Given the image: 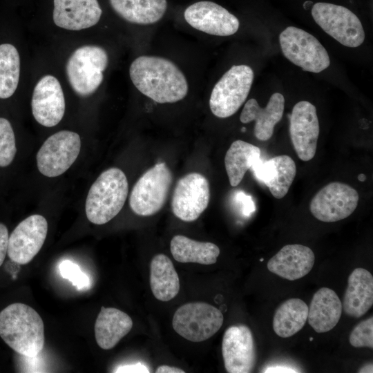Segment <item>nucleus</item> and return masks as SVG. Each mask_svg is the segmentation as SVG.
I'll return each instance as SVG.
<instances>
[{"label":"nucleus","mask_w":373,"mask_h":373,"mask_svg":"<svg viewBox=\"0 0 373 373\" xmlns=\"http://www.w3.org/2000/svg\"><path fill=\"white\" fill-rule=\"evenodd\" d=\"M129 75L137 89L157 103L177 102L188 93L183 73L173 62L163 57H138L131 63Z\"/></svg>","instance_id":"1"},{"label":"nucleus","mask_w":373,"mask_h":373,"mask_svg":"<svg viewBox=\"0 0 373 373\" xmlns=\"http://www.w3.org/2000/svg\"><path fill=\"white\" fill-rule=\"evenodd\" d=\"M0 336L19 355L37 356L45 343L42 318L28 305L10 304L0 312Z\"/></svg>","instance_id":"2"},{"label":"nucleus","mask_w":373,"mask_h":373,"mask_svg":"<svg viewBox=\"0 0 373 373\" xmlns=\"http://www.w3.org/2000/svg\"><path fill=\"white\" fill-rule=\"evenodd\" d=\"M128 191L124 173L113 167L102 172L91 185L85 204L88 220L95 224H104L122 210Z\"/></svg>","instance_id":"3"},{"label":"nucleus","mask_w":373,"mask_h":373,"mask_svg":"<svg viewBox=\"0 0 373 373\" xmlns=\"http://www.w3.org/2000/svg\"><path fill=\"white\" fill-rule=\"evenodd\" d=\"M108 63L106 50L97 46H84L76 49L66 64L68 82L81 96L93 94L102 84Z\"/></svg>","instance_id":"4"},{"label":"nucleus","mask_w":373,"mask_h":373,"mask_svg":"<svg viewBox=\"0 0 373 373\" xmlns=\"http://www.w3.org/2000/svg\"><path fill=\"white\" fill-rule=\"evenodd\" d=\"M247 65H233L214 86L209 99L212 113L220 118L233 115L245 102L254 80Z\"/></svg>","instance_id":"5"},{"label":"nucleus","mask_w":373,"mask_h":373,"mask_svg":"<svg viewBox=\"0 0 373 373\" xmlns=\"http://www.w3.org/2000/svg\"><path fill=\"white\" fill-rule=\"evenodd\" d=\"M172 181V173L165 162L147 170L132 189L129 198L132 211L141 216L155 214L165 204Z\"/></svg>","instance_id":"6"},{"label":"nucleus","mask_w":373,"mask_h":373,"mask_svg":"<svg viewBox=\"0 0 373 373\" xmlns=\"http://www.w3.org/2000/svg\"><path fill=\"white\" fill-rule=\"evenodd\" d=\"M279 41L284 56L305 71L318 73L330 64L329 55L320 41L300 28H286L280 34Z\"/></svg>","instance_id":"7"},{"label":"nucleus","mask_w":373,"mask_h":373,"mask_svg":"<svg viewBox=\"0 0 373 373\" xmlns=\"http://www.w3.org/2000/svg\"><path fill=\"white\" fill-rule=\"evenodd\" d=\"M315 22L342 45L356 48L365 40V32L358 17L348 8L318 2L312 8Z\"/></svg>","instance_id":"8"},{"label":"nucleus","mask_w":373,"mask_h":373,"mask_svg":"<svg viewBox=\"0 0 373 373\" xmlns=\"http://www.w3.org/2000/svg\"><path fill=\"white\" fill-rule=\"evenodd\" d=\"M224 321L222 312L203 302L184 304L175 312L172 325L180 336L191 342H202L213 336Z\"/></svg>","instance_id":"9"},{"label":"nucleus","mask_w":373,"mask_h":373,"mask_svg":"<svg viewBox=\"0 0 373 373\" xmlns=\"http://www.w3.org/2000/svg\"><path fill=\"white\" fill-rule=\"evenodd\" d=\"M81 149L79 135L70 131H61L50 135L37 154L39 172L49 178L59 176L75 162Z\"/></svg>","instance_id":"10"},{"label":"nucleus","mask_w":373,"mask_h":373,"mask_svg":"<svg viewBox=\"0 0 373 373\" xmlns=\"http://www.w3.org/2000/svg\"><path fill=\"white\" fill-rule=\"evenodd\" d=\"M358 193L351 186L333 182L323 187L312 199L309 210L318 220L334 222L350 216L356 209Z\"/></svg>","instance_id":"11"},{"label":"nucleus","mask_w":373,"mask_h":373,"mask_svg":"<svg viewBox=\"0 0 373 373\" xmlns=\"http://www.w3.org/2000/svg\"><path fill=\"white\" fill-rule=\"evenodd\" d=\"M210 198L207 179L198 173H190L177 182L172 197L174 215L184 222L197 220L208 207Z\"/></svg>","instance_id":"12"},{"label":"nucleus","mask_w":373,"mask_h":373,"mask_svg":"<svg viewBox=\"0 0 373 373\" xmlns=\"http://www.w3.org/2000/svg\"><path fill=\"white\" fill-rule=\"evenodd\" d=\"M48 232L46 218L38 214L22 220L8 238V256L17 264L30 262L41 249Z\"/></svg>","instance_id":"13"},{"label":"nucleus","mask_w":373,"mask_h":373,"mask_svg":"<svg viewBox=\"0 0 373 373\" xmlns=\"http://www.w3.org/2000/svg\"><path fill=\"white\" fill-rule=\"evenodd\" d=\"M319 133L316 107L307 101L297 102L290 115L289 134L294 149L301 160L309 161L314 157Z\"/></svg>","instance_id":"14"},{"label":"nucleus","mask_w":373,"mask_h":373,"mask_svg":"<svg viewBox=\"0 0 373 373\" xmlns=\"http://www.w3.org/2000/svg\"><path fill=\"white\" fill-rule=\"evenodd\" d=\"M186 21L195 29L216 36L235 34L240 26L238 18L222 6L208 1L193 3L186 8Z\"/></svg>","instance_id":"15"},{"label":"nucleus","mask_w":373,"mask_h":373,"mask_svg":"<svg viewBox=\"0 0 373 373\" xmlns=\"http://www.w3.org/2000/svg\"><path fill=\"white\" fill-rule=\"evenodd\" d=\"M222 353L227 372H251L256 363V352L250 329L245 325L227 328L222 338Z\"/></svg>","instance_id":"16"},{"label":"nucleus","mask_w":373,"mask_h":373,"mask_svg":"<svg viewBox=\"0 0 373 373\" xmlns=\"http://www.w3.org/2000/svg\"><path fill=\"white\" fill-rule=\"evenodd\" d=\"M36 121L46 127L56 126L65 112V99L61 84L52 75H45L35 86L31 101Z\"/></svg>","instance_id":"17"},{"label":"nucleus","mask_w":373,"mask_h":373,"mask_svg":"<svg viewBox=\"0 0 373 373\" xmlns=\"http://www.w3.org/2000/svg\"><path fill=\"white\" fill-rule=\"evenodd\" d=\"M53 4L54 23L70 30L95 26L102 13L97 0H54Z\"/></svg>","instance_id":"18"},{"label":"nucleus","mask_w":373,"mask_h":373,"mask_svg":"<svg viewBox=\"0 0 373 373\" xmlns=\"http://www.w3.org/2000/svg\"><path fill=\"white\" fill-rule=\"evenodd\" d=\"M315 262L313 251L308 247L298 245L284 246L267 262V269L280 277L295 280L306 276Z\"/></svg>","instance_id":"19"},{"label":"nucleus","mask_w":373,"mask_h":373,"mask_svg":"<svg viewBox=\"0 0 373 373\" xmlns=\"http://www.w3.org/2000/svg\"><path fill=\"white\" fill-rule=\"evenodd\" d=\"M285 108L284 96L274 93L265 108L258 105L256 99H249L245 104L240 116L242 123L255 121L254 134L261 141L269 140L274 133L275 125L282 119Z\"/></svg>","instance_id":"20"},{"label":"nucleus","mask_w":373,"mask_h":373,"mask_svg":"<svg viewBox=\"0 0 373 373\" xmlns=\"http://www.w3.org/2000/svg\"><path fill=\"white\" fill-rule=\"evenodd\" d=\"M342 304L345 313L351 317L363 316L373 304V276L363 268L350 274Z\"/></svg>","instance_id":"21"},{"label":"nucleus","mask_w":373,"mask_h":373,"mask_svg":"<svg viewBox=\"0 0 373 373\" xmlns=\"http://www.w3.org/2000/svg\"><path fill=\"white\" fill-rule=\"evenodd\" d=\"M342 311V303L336 293L328 287H322L313 296L307 321L317 333L327 332L337 325Z\"/></svg>","instance_id":"22"},{"label":"nucleus","mask_w":373,"mask_h":373,"mask_svg":"<svg viewBox=\"0 0 373 373\" xmlns=\"http://www.w3.org/2000/svg\"><path fill=\"white\" fill-rule=\"evenodd\" d=\"M133 321L124 312L102 307L95 324L97 345L103 350L113 348L131 329Z\"/></svg>","instance_id":"23"},{"label":"nucleus","mask_w":373,"mask_h":373,"mask_svg":"<svg viewBox=\"0 0 373 373\" xmlns=\"http://www.w3.org/2000/svg\"><path fill=\"white\" fill-rule=\"evenodd\" d=\"M150 286L153 296L161 301H169L179 292L178 273L172 261L164 254H157L151 260Z\"/></svg>","instance_id":"24"},{"label":"nucleus","mask_w":373,"mask_h":373,"mask_svg":"<svg viewBox=\"0 0 373 373\" xmlns=\"http://www.w3.org/2000/svg\"><path fill=\"white\" fill-rule=\"evenodd\" d=\"M110 3L124 20L142 25L160 21L167 8L166 0H110Z\"/></svg>","instance_id":"25"},{"label":"nucleus","mask_w":373,"mask_h":373,"mask_svg":"<svg viewBox=\"0 0 373 373\" xmlns=\"http://www.w3.org/2000/svg\"><path fill=\"white\" fill-rule=\"evenodd\" d=\"M170 249L174 259L183 263L212 265L220 255V249L214 243L196 241L182 235L171 239Z\"/></svg>","instance_id":"26"},{"label":"nucleus","mask_w":373,"mask_h":373,"mask_svg":"<svg viewBox=\"0 0 373 373\" xmlns=\"http://www.w3.org/2000/svg\"><path fill=\"white\" fill-rule=\"evenodd\" d=\"M260 149L242 140L234 141L224 157L225 169L232 186H238L247 171L260 157Z\"/></svg>","instance_id":"27"},{"label":"nucleus","mask_w":373,"mask_h":373,"mask_svg":"<svg viewBox=\"0 0 373 373\" xmlns=\"http://www.w3.org/2000/svg\"><path fill=\"white\" fill-rule=\"evenodd\" d=\"M308 307L300 298H290L280 304L273 319L275 333L280 337L288 338L299 332L307 320Z\"/></svg>","instance_id":"28"},{"label":"nucleus","mask_w":373,"mask_h":373,"mask_svg":"<svg viewBox=\"0 0 373 373\" xmlns=\"http://www.w3.org/2000/svg\"><path fill=\"white\" fill-rule=\"evenodd\" d=\"M20 58L17 48L12 44L0 45V99L11 97L15 92L19 79Z\"/></svg>","instance_id":"29"},{"label":"nucleus","mask_w":373,"mask_h":373,"mask_svg":"<svg viewBox=\"0 0 373 373\" xmlns=\"http://www.w3.org/2000/svg\"><path fill=\"white\" fill-rule=\"evenodd\" d=\"M275 173L272 179L265 184L276 199L283 198L288 192L296 174V166L293 159L287 155L271 158Z\"/></svg>","instance_id":"30"},{"label":"nucleus","mask_w":373,"mask_h":373,"mask_svg":"<svg viewBox=\"0 0 373 373\" xmlns=\"http://www.w3.org/2000/svg\"><path fill=\"white\" fill-rule=\"evenodd\" d=\"M16 152L15 137L12 126L8 119L0 117V166L10 165Z\"/></svg>","instance_id":"31"},{"label":"nucleus","mask_w":373,"mask_h":373,"mask_svg":"<svg viewBox=\"0 0 373 373\" xmlns=\"http://www.w3.org/2000/svg\"><path fill=\"white\" fill-rule=\"evenodd\" d=\"M349 341L354 347L373 348V317L361 321L352 331Z\"/></svg>","instance_id":"32"},{"label":"nucleus","mask_w":373,"mask_h":373,"mask_svg":"<svg viewBox=\"0 0 373 373\" xmlns=\"http://www.w3.org/2000/svg\"><path fill=\"white\" fill-rule=\"evenodd\" d=\"M59 269L61 276L70 280L78 289H85L90 285L88 276L73 262L68 260L62 261Z\"/></svg>","instance_id":"33"},{"label":"nucleus","mask_w":373,"mask_h":373,"mask_svg":"<svg viewBox=\"0 0 373 373\" xmlns=\"http://www.w3.org/2000/svg\"><path fill=\"white\" fill-rule=\"evenodd\" d=\"M236 200L242 207V212L245 215H249L255 211V205L251 198L246 195L243 191L236 193Z\"/></svg>","instance_id":"34"},{"label":"nucleus","mask_w":373,"mask_h":373,"mask_svg":"<svg viewBox=\"0 0 373 373\" xmlns=\"http://www.w3.org/2000/svg\"><path fill=\"white\" fill-rule=\"evenodd\" d=\"M8 238L6 226L0 222V266L3 264L8 253Z\"/></svg>","instance_id":"35"},{"label":"nucleus","mask_w":373,"mask_h":373,"mask_svg":"<svg viewBox=\"0 0 373 373\" xmlns=\"http://www.w3.org/2000/svg\"><path fill=\"white\" fill-rule=\"evenodd\" d=\"M114 372H124V373L150 372L149 367L142 363L124 365L118 367Z\"/></svg>","instance_id":"36"},{"label":"nucleus","mask_w":373,"mask_h":373,"mask_svg":"<svg viewBox=\"0 0 373 373\" xmlns=\"http://www.w3.org/2000/svg\"><path fill=\"white\" fill-rule=\"evenodd\" d=\"M155 372L157 373H184V371L176 367L169 365L159 366Z\"/></svg>","instance_id":"37"},{"label":"nucleus","mask_w":373,"mask_h":373,"mask_svg":"<svg viewBox=\"0 0 373 373\" xmlns=\"http://www.w3.org/2000/svg\"><path fill=\"white\" fill-rule=\"evenodd\" d=\"M265 372H297V370H295L293 368L285 367L283 365L280 366H274L269 367L263 371Z\"/></svg>","instance_id":"38"},{"label":"nucleus","mask_w":373,"mask_h":373,"mask_svg":"<svg viewBox=\"0 0 373 373\" xmlns=\"http://www.w3.org/2000/svg\"><path fill=\"white\" fill-rule=\"evenodd\" d=\"M358 372H373L372 371V364L369 363L363 365L361 369H359Z\"/></svg>","instance_id":"39"},{"label":"nucleus","mask_w":373,"mask_h":373,"mask_svg":"<svg viewBox=\"0 0 373 373\" xmlns=\"http://www.w3.org/2000/svg\"><path fill=\"white\" fill-rule=\"evenodd\" d=\"M358 179L360 181L363 182V181L365 180L366 178H365V176L364 174H360V175H358Z\"/></svg>","instance_id":"40"},{"label":"nucleus","mask_w":373,"mask_h":373,"mask_svg":"<svg viewBox=\"0 0 373 373\" xmlns=\"http://www.w3.org/2000/svg\"><path fill=\"white\" fill-rule=\"evenodd\" d=\"M309 340H310V341H312V340H313V338H310Z\"/></svg>","instance_id":"41"},{"label":"nucleus","mask_w":373,"mask_h":373,"mask_svg":"<svg viewBox=\"0 0 373 373\" xmlns=\"http://www.w3.org/2000/svg\"><path fill=\"white\" fill-rule=\"evenodd\" d=\"M260 261H263V258H261V259H260Z\"/></svg>","instance_id":"42"}]
</instances>
